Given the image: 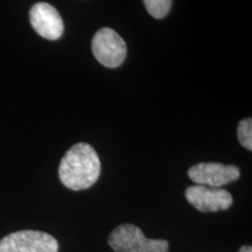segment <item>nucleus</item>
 Masks as SVG:
<instances>
[{
    "label": "nucleus",
    "mask_w": 252,
    "mask_h": 252,
    "mask_svg": "<svg viewBox=\"0 0 252 252\" xmlns=\"http://www.w3.org/2000/svg\"><path fill=\"white\" fill-rule=\"evenodd\" d=\"M186 198L201 213H216L231 207L232 196L222 188L195 185L186 189Z\"/></svg>",
    "instance_id": "6"
},
{
    "label": "nucleus",
    "mask_w": 252,
    "mask_h": 252,
    "mask_svg": "<svg viewBox=\"0 0 252 252\" xmlns=\"http://www.w3.org/2000/svg\"><path fill=\"white\" fill-rule=\"evenodd\" d=\"M238 252H252V248L250 245H243V247L239 249Z\"/></svg>",
    "instance_id": "10"
},
{
    "label": "nucleus",
    "mask_w": 252,
    "mask_h": 252,
    "mask_svg": "<svg viewBox=\"0 0 252 252\" xmlns=\"http://www.w3.org/2000/svg\"><path fill=\"white\" fill-rule=\"evenodd\" d=\"M238 140L244 149L252 150V119L244 118L239 122L237 127Z\"/></svg>",
    "instance_id": "9"
},
{
    "label": "nucleus",
    "mask_w": 252,
    "mask_h": 252,
    "mask_svg": "<svg viewBox=\"0 0 252 252\" xmlns=\"http://www.w3.org/2000/svg\"><path fill=\"white\" fill-rule=\"evenodd\" d=\"M100 160L96 151L89 144L74 145L59 167V178L63 186L71 190H83L90 188L98 180Z\"/></svg>",
    "instance_id": "1"
},
{
    "label": "nucleus",
    "mask_w": 252,
    "mask_h": 252,
    "mask_svg": "<svg viewBox=\"0 0 252 252\" xmlns=\"http://www.w3.org/2000/svg\"><path fill=\"white\" fill-rule=\"evenodd\" d=\"M150 15L156 19L165 18L171 11L172 0H143Z\"/></svg>",
    "instance_id": "8"
},
{
    "label": "nucleus",
    "mask_w": 252,
    "mask_h": 252,
    "mask_svg": "<svg viewBox=\"0 0 252 252\" xmlns=\"http://www.w3.org/2000/svg\"><path fill=\"white\" fill-rule=\"evenodd\" d=\"M93 54L100 64L108 68H117L124 62L127 47L123 37L111 28L104 27L94 35Z\"/></svg>",
    "instance_id": "3"
},
{
    "label": "nucleus",
    "mask_w": 252,
    "mask_h": 252,
    "mask_svg": "<svg viewBox=\"0 0 252 252\" xmlns=\"http://www.w3.org/2000/svg\"><path fill=\"white\" fill-rule=\"evenodd\" d=\"M108 243L115 252H168L166 239H150L137 225L125 223L113 229Z\"/></svg>",
    "instance_id": "2"
},
{
    "label": "nucleus",
    "mask_w": 252,
    "mask_h": 252,
    "mask_svg": "<svg viewBox=\"0 0 252 252\" xmlns=\"http://www.w3.org/2000/svg\"><path fill=\"white\" fill-rule=\"evenodd\" d=\"M55 237L43 231L23 230L12 232L0 241V252H58Z\"/></svg>",
    "instance_id": "4"
},
{
    "label": "nucleus",
    "mask_w": 252,
    "mask_h": 252,
    "mask_svg": "<svg viewBox=\"0 0 252 252\" xmlns=\"http://www.w3.org/2000/svg\"><path fill=\"white\" fill-rule=\"evenodd\" d=\"M32 27L47 40H58L62 36L64 25L59 11L48 2H37L30 11Z\"/></svg>",
    "instance_id": "7"
},
{
    "label": "nucleus",
    "mask_w": 252,
    "mask_h": 252,
    "mask_svg": "<svg viewBox=\"0 0 252 252\" xmlns=\"http://www.w3.org/2000/svg\"><path fill=\"white\" fill-rule=\"evenodd\" d=\"M188 176L196 185L220 188L241 176V171L235 165H223L219 162H200L190 167Z\"/></svg>",
    "instance_id": "5"
}]
</instances>
